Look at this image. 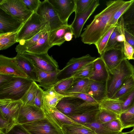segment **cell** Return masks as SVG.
<instances>
[{"label": "cell", "instance_id": "6da1fadb", "mask_svg": "<svg viewBox=\"0 0 134 134\" xmlns=\"http://www.w3.org/2000/svg\"><path fill=\"white\" fill-rule=\"evenodd\" d=\"M126 2L123 0L107 2L106 7L94 16L93 21L81 35L82 42L89 45H95L109 29L108 26L113 15Z\"/></svg>", "mask_w": 134, "mask_h": 134}, {"label": "cell", "instance_id": "7a4b0ae2", "mask_svg": "<svg viewBox=\"0 0 134 134\" xmlns=\"http://www.w3.org/2000/svg\"><path fill=\"white\" fill-rule=\"evenodd\" d=\"M109 74L106 98L111 99L127 79L134 74V67L124 59L116 68L109 71Z\"/></svg>", "mask_w": 134, "mask_h": 134}, {"label": "cell", "instance_id": "3957f363", "mask_svg": "<svg viewBox=\"0 0 134 134\" xmlns=\"http://www.w3.org/2000/svg\"><path fill=\"white\" fill-rule=\"evenodd\" d=\"M33 81L28 78L14 76L0 86V99L20 100Z\"/></svg>", "mask_w": 134, "mask_h": 134}, {"label": "cell", "instance_id": "277c9868", "mask_svg": "<svg viewBox=\"0 0 134 134\" xmlns=\"http://www.w3.org/2000/svg\"><path fill=\"white\" fill-rule=\"evenodd\" d=\"M55 107L68 116L80 114L99 108V104L89 103L79 98L64 97L59 101Z\"/></svg>", "mask_w": 134, "mask_h": 134}, {"label": "cell", "instance_id": "5b68a950", "mask_svg": "<svg viewBox=\"0 0 134 134\" xmlns=\"http://www.w3.org/2000/svg\"><path fill=\"white\" fill-rule=\"evenodd\" d=\"M46 28L51 31L49 24L44 19L36 12L33 13L18 31L17 42L29 40Z\"/></svg>", "mask_w": 134, "mask_h": 134}, {"label": "cell", "instance_id": "8992f818", "mask_svg": "<svg viewBox=\"0 0 134 134\" xmlns=\"http://www.w3.org/2000/svg\"><path fill=\"white\" fill-rule=\"evenodd\" d=\"M0 9L23 23L33 13L26 8L21 0H0Z\"/></svg>", "mask_w": 134, "mask_h": 134}, {"label": "cell", "instance_id": "52a82bcc", "mask_svg": "<svg viewBox=\"0 0 134 134\" xmlns=\"http://www.w3.org/2000/svg\"><path fill=\"white\" fill-rule=\"evenodd\" d=\"M97 58L89 54L79 58H72L65 67L60 70L57 76L58 81L72 76L79 70L86 65L93 62Z\"/></svg>", "mask_w": 134, "mask_h": 134}, {"label": "cell", "instance_id": "ba28073f", "mask_svg": "<svg viewBox=\"0 0 134 134\" xmlns=\"http://www.w3.org/2000/svg\"><path fill=\"white\" fill-rule=\"evenodd\" d=\"M22 125L31 134H63L61 127L46 117Z\"/></svg>", "mask_w": 134, "mask_h": 134}, {"label": "cell", "instance_id": "9c48e42d", "mask_svg": "<svg viewBox=\"0 0 134 134\" xmlns=\"http://www.w3.org/2000/svg\"><path fill=\"white\" fill-rule=\"evenodd\" d=\"M21 54L28 59L36 68L40 70L51 72L59 69L57 62L48 53L36 54L25 52Z\"/></svg>", "mask_w": 134, "mask_h": 134}, {"label": "cell", "instance_id": "30bf717a", "mask_svg": "<svg viewBox=\"0 0 134 134\" xmlns=\"http://www.w3.org/2000/svg\"><path fill=\"white\" fill-rule=\"evenodd\" d=\"M36 12L48 23L50 31L65 25L61 21L48 0L41 1Z\"/></svg>", "mask_w": 134, "mask_h": 134}, {"label": "cell", "instance_id": "8fae6325", "mask_svg": "<svg viewBox=\"0 0 134 134\" xmlns=\"http://www.w3.org/2000/svg\"><path fill=\"white\" fill-rule=\"evenodd\" d=\"M99 4V0H94L85 10L82 12L75 13L74 19L70 25L75 38L80 36L82 29L86 22Z\"/></svg>", "mask_w": 134, "mask_h": 134}, {"label": "cell", "instance_id": "7c38bea8", "mask_svg": "<svg viewBox=\"0 0 134 134\" xmlns=\"http://www.w3.org/2000/svg\"><path fill=\"white\" fill-rule=\"evenodd\" d=\"M46 117L41 108L23 104L16 119L18 124L23 125L43 119Z\"/></svg>", "mask_w": 134, "mask_h": 134}, {"label": "cell", "instance_id": "4fadbf2b", "mask_svg": "<svg viewBox=\"0 0 134 134\" xmlns=\"http://www.w3.org/2000/svg\"><path fill=\"white\" fill-rule=\"evenodd\" d=\"M61 21L65 25H68V19L75 11V0H48Z\"/></svg>", "mask_w": 134, "mask_h": 134}, {"label": "cell", "instance_id": "5bb4252c", "mask_svg": "<svg viewBox=\"0 0 134 134\" xmlns=\"http://www.w3.org/2000/svg\"><path fill=\"white\" fill-rule=\"evenodd\" d=\"M123 43L116 47L105 51L100 55L109 71L117 67L124 59Z\"/></svg>", "mask_w": 134, "mask_h": 134}, {"label": "cell", "instance_id": "9a60e30c", "mask_svg": "<svg viewBox=\"0 0 134 134\" xmlns=\"http://www.w3.org/2000/svg\"><path fill=\"white\" fill-rule=\"evenodd\" d=\"M41 109L46 117L61 128L64 125H76L77 123L64 114L55 107L48 105L43 102Z\"/></svg>", "mask_w": 134, "mask_h": 134}, {"label": "cell", "instance_id": "2e32d148", "mask_svg": "<svg viewBox=\"0 0 134 134\" xmlns=\"http://www.w3.org/2000/svg\"><path fill=\"white\" fill-rule=\"evenodd\" d=\"M23 104L21 100L0 99V115L5 119L16 121L20 109Z\"/></svg>", "mask_w": 134, "mask_h": 134}, {"label": "cell", "instance_id": "e0dca14e", "mask_svg": "<svg viewBox=\"0 0 134 134\" xmlns=\"http://www.w3.org/2000/svg\"><path fill=\"white\" fill-rule=\"evenodd\" d=\"M0 74H6L27 78V76L16 63L15 57L0 55Z\"/></svg>", "mask_w": 134, "mask_h": 134}, {"label": "cell", "instance_id": "ac0fdd59", "mask_svg": "<svg viewBox=\"0 0 134 134\" xmlns=\"http://www.w3.org/2000/svg\"><path fill=\"white\" fill-rule=\"evenodd\" d=\"M23 23L0 9V34L18 31Z\"/></svg>", "mask_w": 134, "mask_h": 134}, {"label": "cell", "instance_id": "d6986e66", "mask_svg": "<svg viewBox=\"0 0 134 134\" xmlns=\"http://www.w3.org/2000/svg\"><path fill=\"white\" fill-rule=\"evenodd\" d=\"M38 74L39 87H42L46 90L54 87L58 81L57 79L59 69L51 72H47L40 70L36 68Z\"/></svg>", "mask_w": 134, "mask_h": 134}, {"label": "cell", "instance_id": "ffe728a7", "mask_svg": "<svg viewBox=\"0 0 134 134\" xmlns=\"http://www.w3.org/2000/svg\"><path fill=\"white\" fill-rule=\"evenodd\" d=\"M15 58L16 63L27 75V78L38 82V77L36 67L31 61L21 54L17 53Z\"/></svg>", "mask_w": 134, "mask_h": 134}, {"label": "cell", "instance_id": "44dd1931", "mask_svg": "<svg viewBox=\"0 0 134 134\" xmlns=\"http://www.w3.org/2000/svg\"><path fill=\"white\" fill-rule=\"evenodd\" d=\"M109 71L102 58H97L93 62V70L90 80L95 81H107L109 77Z\"/></svg>", "mask_w": 134, "mask_h": 134}, {"label": "cell", "instance_id": "7402d4cb", "mask_svg": "<svg viewBox=\"0 0 134 134\" xmlns=\"http://www.w3.org/2000/svg\"><path fill=\"white\" fill-rule=\"evenodd\" d=\"M107 81L92 80L87 93V94L91 96L99 104L106 98Z\"/></svg>", "mask_w": 134, "mask_h": 134}, {"label": "cell", "instance_id": "603a6c76", "mask_svg": "<svg viewBox=\"0 0 134 134\" xmlns=\"http://www.w3.org/2000/svg\"><path fill=\"white\" fill-rule=\"evenodd\" d=\"M69 31H72L70 25L64 26L49 32V42L51 47L55 45L60 46L65 41V34Z\"/></svg>", "mask_w": 134, "mask_h": 134}, {"label": "cell", "instance_id": "cb8c5ba5", "mask_svg": "<svg viewBox=\"0 0 134 134\" xmlns=\"http://www.w3.org/2000/svg\"><path fill=\"white\" fill-rule=\"evenodd\" d=\"M50 32L47 31L38 40L36 43L30 48L26 51L36 54L47 53L49 49L52 47L49 42V36Z\"/></svg>", "mask_w": 134, "mask_h": 134}, {"label": "cell", "instance_id": "d4e9b609", "mask_svg": "<svg viewBox=\"0 0 134 134\" xmlns=\"http://www.w3.org/2000/svg\"><path fill=\"white\" fill-rule=\"evenodd\" d=\"M92 81L89 79L74 78L73 83L65 93H80L87 94Z\"/></svg>", "mask_w": 134, "mask_h": 134}, {"label": "cell", "instance_id": "484cf974", "mask_svg": "<svg viewBox=\"0 0 134 134\" xmlns=\"http://www.w3.org/2000/svg\"><path fill=\"white\" fill-rule=\"evenodd\" d=\"M47 31H50L47 28L41 30L35 36L26 40L20 41L16 47L15 49L17 53L22 54L26 52L29 48L34 45L39 39Z\"/></svg>", "mask_w": 134, "mask_h": 134}, {"label": "cell", "instance_id": "4316f807", "mask_svg": "<svg viewBox=\"0 0 134 134\" xmlns=\"http://www.w3.org/2000/svg\"><path fill=\"white\" fill-rule=\"evenodd\" d=\"M99 110V108L81 114L67 116L75 122L83 125L96 121L97 115Z\"/></svg>", "mask_w": 134, "mask_h": 134}, {"label": "cell", "instance_id": "83f0119b", "mask_svg": "<svg viewBox=\"0 0 134 134\" xmlns=\"http://www.w3.org/2000/svg\"><path fill=\"white\" fill-rule=\"evenodd\" d=\"M122 103L119 99L106 98L99 103V108L109 110L120 115L122 113Z\"/></svg>", "mask_w": 134, "mask_h": 134}, {"label": "cell", "instance_id": "f1b7e54d", "mask_svg": "<svg viewBox=\"0 0 134 134\" xmlns=\"http://www.w3.org/2000/svg\"><path fill=\"white\" fill-rule=\"evenodd\" d=\"M64 97L56 92L53 87L43 90V102L49 106L55 107L59 101Z\"/></svg>", "mask_w": 134, "mask_h": 134}, {"label": "cell", "instance_id": "f546056e", "mask_svg": "<svg viewBox=\"0 0 134 134\" xmlns=\"http://www.w3.org/2000/svg\"><path fill=\"white\" fill-rule=\"evenodd\" d=\"M63 134H96L94 131L83 125H64L61 127Z\"/></svg>", "mask_w": 134, "mask_h": 134}, {"label": "cell", "instance_id": "4dcf8cb0", "mask_svg": "<svg viewBox=\"0 0 134 134\" xmlns=\"http://www.w3.org/2000/svg\"><path fill=\"white\" fill-rule=\"evenodd\" d=\"M119 119L123 129L134 127V104L129 109L122 112L119 115Z\"/></svg>", "mask_w": 134, "mask_h": 134}, {"label": "cell", "instance_id": "1f68e13d", "mask_svg": "<svg viewBox=\"0 0 134 134\" xmlns=\"http://www.w3.org/2000/svg\"><path fill=\"white\" fill-rule=\"evenodd\" d=\"M39 86L36 82L33 81L21 99L23 104L34 106V100Z\"/></svg>", "mask_w": 134, "mask_h": 134}, {"label": "cell", "instance_id": "d6a6232c", "mask_svg": "<svg viewBox=\"0 0 134 134\" xmlns=\"http://www.w3.org/2000/svg\"><path fill=\"white\" fill-rule=\"evenodd\" d=\"M18 31L0 34V50L6 49L17 42Z\"/></svg>", "mask_w": 134, "mask_h": 134}, {"label": "cell", "instance_id": "836d02e7", "mask_svg": "<svg viewBox=\"0 0 134 134\" xmlns=\"http://www.w3.org/2000/svg\"><path fill=\"white\" fill-rule=\"evenodd\" d=\"M134 89V74L129 77L111 99H119Z\"/></svg>", "mask_w": 134, "mask_h": 134}, {"label": "cell", "instance_id": "e575fe53", "mask_svg": "<svg viewBox=\"0 0 134 134\" xmlns=\"http://www.w3.org/2000/svg\"><path fill=\"white\" fill-rule=\"evenodd\" d=\"M119 115L112 111L99 109L97 115L96 121L102 124H104L119 118Z\"/></svg>", "mask_w": 134, "mask_h": 134}, {"label": "cell", "instance_id": "d590c367", "mask_svg": "<svg viewBox=\"0 0 134 134\" xmlns=\"http://www.w3.org/2000/svg\"><path fill=\"white\" fill-rule=\"evenodd\" d=\"M123 28V27L120 25L118 21L110 36L105 51L114 48L122 44L123 43H119L117 42L116 37L118 35L122 32Z\"/></svg>", "mask_w": 134, "mask_h": 134}, {"label": "cell", "instance_id": "8d00e7d4", "mask_svg": "<svg viewBox=\"0 0 134 134\" xmlns=\"http://www.w3.org/2000/svg\"><path fill=\"white\" fill-rule=\"evenodd\" d=\"M133 1L131 0L126 1L124 5L115 12L108 25V29L116 25L118 22L119 19L128 9Z\"/></svg>", "mask_w": 134, "mask_h": 134}, {"label": "cell", "instance_id": "74e56055", "mask_svg": "<svg viewBox=\"0 0 134 134\" xmlns=\"http://www.w3.org/2000/svg\"><path fill=\"white\" fill-rule=\"evenodd\" d=\"M74 78L72 76L59 81L54 86L55 91L63 95L70 88L73 83Z\"/></svg>", "mask_w": 134, "mask_h": 134}, {"label": "cell", "instance_id": "f35d334b", "mask_svg": "<svg viewBox=\"0 0 134 134\" xmlns=\"http://www.w3.org/2000/svg\"><path fill=\"white\" fill-rule=\"evenodd\" d=\"M83 125L91 129L96 134H118L119 133L111 131L105 127L103 124L96 121Z\"/></svg>", "mask_w": 134, "mask_h": 134}, {"label": "cell", "instance_id": "ab89813d", "mask_svg": "<svg viewBox=\"0 0 134 134\" xmlns=\"http://www.w3.org/2000/svg\"><path fill=\"white\" fill-rule=\"evenodd\" d=\"M115 26L112 27L106 32L95 45L100 55L104 52L110 36Z\"/></svg>", "mask_w": 134, "mask_h": 134}, {"label": "cell", "instance_id": "60d3db41", "mask_svg": "<svg viewBox=\"0 0 134 134\" xmlns=\"http://www.w3.org/2000/svg\"><path fill=\"white\" fill-rule=\"evenodd\" d=\"M93 62L83 67L75 73L72 77L74 78L90 79L92 75Z\"/></svg>", "mask_w": 134, "mask_h": 134}, {"label": "cell", "instance_id": "b9f144b4", "mask_svg": "<svg viewBox=\"0 0 134 134\" xmlns=\"http://www.w3.org/2000/svg\"><path fill=\"white\" fill-rule=\"evenodd\" d=\"M122 102V112L131 107L134 104V89L119 98Z\"/></svg>", "mask_w": 134, "mask_h": 134}, {"label": "cell", "instance_id": "7bdbcfd3", "mask_svg": "<svg viewBox=\"0 0 134 134\" xmlns=\"http://www.w3.org/2000/svg\"><path fill=\"white\" fill-rule=\"evenodd\" d=\"M17 123L16 121L5 119L0 115V131L7 133Z\"/></svg>", "mask_w": 134, "mask_h": 134}, {"label": "cell", "instance_id": "ee69618b", "mask_svg": "<svg viewBox=\"0 0 134 134\" xmlns=\"http://www.w3.org/2000/svg\"><path fill=\"white\" fill-rule=\"evenodd\" d=\"M64 97H70L79 98L89 103L99 104L91 96L85 93H65L63 95Z\"/></svg>", "mask_w": 134, "mask_h": 134}, {"label": "cell", "instance_id": "f6af8a7d", "mask_svg": "<svg viewBox=\"0 0 134 134\" xmlns=\"http://www.w3.org/2000/svg\"><path fill=\"white\" fill-rule=\"evenodd\" d=\"M121 16L125 25L134 24V0L128 9Z\"/></svg>", "mask_w": 134, "mask_h": 134}, {"label": "cell", "instance_id": "bcb514c9", "mask_svg": "<svg viewBox=\"0 0 134 134\" xmlns=\"http://www.w3.org/2000/svg\"><path fill=\"white\" fill-rule=\"evenodd\" d=\"M103 124L107 128L113 132L119 133L123 129L122 123L119 118Z\"/></svg>", "mask_w": 134, "mask_h": 134}, {"label": "cell", "instance_id": "7dc6e473", "mask_svg": "<svg viewBox=\"0 0 134 134\" xmlns=\"http://www.w3.org/2000/svg\"><path fill=\"white\" fill-rule=\"evenodd\" d=\"M75 13H80L86 9L94 0H75Z\"/></svg>", "mask_w": 134, "mask_h": 134}, {"label": "cell", "instance_id": "c3c4849f", "mask_svg": "<svg viewBox=\"0 0 134 134\" xmlns=\"http://www.w3.org/2000/svg\"><path fill=\"white\" fill-rule=\"evenodd\" d=\"M26 8L29 10L36 12L41 1L39 0H21Z\"/></svg>", "mask_w": 134, "mask_h": 134}, {"label": "cell", "instance_id": "681fc988", "mask_svg": "<svg viewBox=\"0 0 134 134\" xmlns=\"http://www.w3.org/2000/svg\"><path fill=\"white\" fill-rule=\"evenodd\" d=\"M123 49L125 58L128 60L132 59L134 49L125 40L123 42Z\"/></svg>", "mask_w": 134, "mask_h": 134}, {"label": "cell", "instance_id": "f907efd6", "mask_svg": "<svg viewBox=\"0 0 134 134\" xmlns=\"http://www.w3.org/2000/svg\"><path fill=\"white\" fill-rule=\"evenodd\" d=\"M6 134H31L22 125L16 124Z\"/></svg>", "mask_w": 134, "mask_h": 134}, {"label": "cell", "instance_id": "816d5d0a", "mask_svg": "<svg viewBox=\"0 0 134 134\" xmlns=\"http://www.w3.org/2000/svg\"><path fill=\"white\" fill-rule=\"evenodd\" d=\"M43 90L39 87L35 96L34 106L39 108H41L43 103Z\"/></svg>", "mask_w": 134, "mask_h": 134}, {"label": "cell", "instance_id": "f5cc1de1", "mask_svg": "<svg viewBox=\"0 0 134 134\" xmlns=\"http://www.w3.org/2000/svg\"><path fill=\"white\" fill-rule=\"evenodd\" d=\"M124 34L125 41L131 45L134 49V34L129 31L125 27Z\"/></svg>", "mask_w": 134, "mask_h": 134}, {"label": "cell", "instance_id": "db71d44e", "mask_svg": "<svg viewBox=\"0 0 134 134\" xmlns=\"http://www.w3.org/2000/svg\"><path fill=\"white\" fill-rule=\"evenodd\" d=\"M14 76L6 74H0V86L8 82Z\"/></svg>", "mask_w": 134, "mask_h": 134}, {"label": "cell", "instance_id": "11a10c76", "mask_svg": "<svg viewBox=\"0 0 134 134\" xmlns=\"http://www.w3.org/2000/svg\"><path fill=\"white\" fill-rule=\"evenodd\" d=\"M125 27L123 28L122 32L118 35L116 37V40L118 43H122L125 40V37L124 34V30Z\"/></svg>", "mask_w": 134, "mask_h": 134}, {"label": "cell", "instance_id": "9f6ffc18", "mask_svg": "<svg viewBox=\"0 0 134 134\" xmlns=\"http://www.w3.org/2000/svg\"><path fill=\"white\" fill-rule=\"evenodd\" d=\"M73 35V34L72 31H69L66 32L64 36L65 41H69L71 40Z\"/></svg>", "mask_w": 134, "mask_h": 134}, {"label": "cell", "instance_id": "6f0895ef", "mask_svg": "<svg viewBox=\"0 0 134 134\" xmlns=\"http://www.w3.org/2000/svg\"><path fill=\"white\" fill-rule=\"evenodd\" d=\"M132 130L127 132H120L118 134H131Z\"/></svg>", "mask_w": 134, "mask_h": 134}, {"label": "cell", "instance_id": "680465c9", "mask_svg": "<svg viewBox=\"0 0 134 134\" xmlns=\"http://www.w3.org/2000/svg\"><path fill=\"white\" fill-rule=\"evenodd\" d=\"M132 130V132L131 134H134V127L133 129L131 130Z\"/></svg>", "mask_w": 134, "mask_h": 134}, {"label": "cell", "instance_id": "91938a15", "mask_svg": "<svg viewBox=\"0 0 134 134\" xmlns=\"http://www.w3.org/2000/svg\"><path fill=\"white\" fill-rule=\"evenodd\" d=\"M0 134H6L3 133L2 131H0Z\"/></svg>", "mask_w": 134, "mask_h": 134}, {"label": "cell", "instance_id": "94428289", "mask_svg": "<svg viewBox=\"0 0 134 134\" xmlns=\"http://www.w3.org/2000/svg\"><path fill=\"white\" fill-rule=\"evenodd\" d=\"M132 59L134 60V52L133 53V56H132Z\"/></svg>", "mask_w": 134, "mask_h": 134}, {"label": "cell", "instance_id": "6125c7cd", "mask_svg": "<svg viewBox=\"0 0 134 134\" xmlns=\"http://www.w3.org/2000/svg\"></svg>", "mask_w": 134, "mask_h": 134}]
</instances>
